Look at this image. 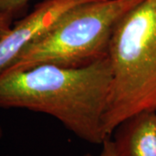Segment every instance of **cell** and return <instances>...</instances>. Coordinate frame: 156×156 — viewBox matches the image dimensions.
I'll return each instance as SVG.
<instances>
[{
	"mask_svg": "<svg viewBox=\"0 0 156 156\" xmlns=\"http://www.w3.org/2000/svg\"><path fill=\"white\" fill-rule=\"evenodd\" d=\"M111 69L107 57L79 68L39 64L0 73V108L48 115L79 139L102 144Z\"/></svg>",
	"mask_w": 156,
	"mask_h": 156,
	"instance_id": "1",
	"label": "cell"
},
{
	"mask_svg": "<svg viewBox=\"0 0 156 156\" xmlns=\"http://www.w3.org/2000/svg\"><path fill=\"white\" fill-rule=\"evenodd\" d=\"M108 58L112 77L104 129L111 137L128 117L156 111V0H142L120 19Z\"/></svg>",
	"mask_w": 156,
	"mask_h": 156,
	"instance_id": "2",
	"label": "cell"
},
{
	"mask_svg": "<svg viewBox=\"0 0 156 156\" xmlns=\"http://www.w3.org/2000/svg\"><path fill=\"white\" fill-rule=\"evenodd\" d=\"M141 1L95 0L74 7L2 72L39 64L84 67L105 59L116 23Z\"/></svg>",
	"mask_w": 156,
	"mask_h": 156,
	"instance_id": "3",
	"label": "cell"
},
{
	"mask_svg": "<svg viewBox=\"0 0 156 156\" xmlns=\"http://www.w3.org/2000/svg\"><path fill=\"white\" fill-rule=\"evenodd\" d=\"M95 0H44L28 15L14 23L0 38V72L5 69L30 44L47 32L66 12Z\"/></svg>",
	"mask_w": 156,
	"mask_h": 156,
	"instance_id": "4",
	"label": "cell"
},
{
	"mask_svg": "<svg viewBox=\"0 0 156 156\" xmlns=\"http://www.w3.org/2000/svg\"><path fill=\"white\" fill-rule=\"evenodd\" d=\"M116 156H156V111L128 117L111 135Z\"/></svg>",
	"mask_w": 156,
	"mask_h": 156,
	"instance_id": "5",
	"label": "cell"
},
{
	"mask_svg": "<svg viewBox=\"0 0 156 156\" xmlns=\"http://www.w3.org/2000/svg\"><path fill=\"white\" fill-rule=\"evenodd\" d=\"M30 0H0V11L16 17L26 11Z\"/></svg>",
	"mask_w": 156,
	"mask_h": 156,
	"instance_id": "6",
	"label": "cell"
},
{
	"mask_svg": "<svg viewBox=\"0 0 156 156\" xmlns=\"http://www.w3.org/2000/svg\"><path fill=\"white\" fill-rule=\"evenodd\" d=\"M15 17L8 12L0 11V38L11 30Z\"/></svg>",
	"mask_w": 156,
	"mask_h": 156,
	"instance_id": "7",
	"label": "cell"
},
{
	"mask_svg": "<svg viewBox=\"0 0 156 156\" xmlns=\"http://www.w3.org/2000/svg\"><path fill=\"white\" fill-rule=\"evenodd\" d=\"M85 156H116L111 137L104 140V142L101 144V150L97 155L88 154Z\"/></svg>",
	"mask_w": 156,
	"mask_h": 156,
	"instance_id": "8",
	"label": "cell"
},
{
	"mask_svg": "<svg viewBox=\"0 0 156 156\" xmlns=\"http://www.w3.org/2000/svg\"><path fill=\"white\" fill-rule=\"evenodd\" d=\"M2 136H3V129H2V127L0 126V140L2 138Z\"/></svg>",
	"mask_w": 156,
	"mask_h": 156,
	"instance_id": "9",
	"label": "cell"
}]
</instances>
